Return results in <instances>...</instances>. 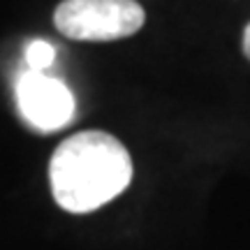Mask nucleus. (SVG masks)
<instances>
[{"label": "nucleus", "instance_id": "obj_4", "mask_svg": "<svg viewBox=\"0 0 250 250\" xmlns=\"http://www.w3.org/2000/svg\"><path fill=\"white\" fill-rule=\"evenodd\" d=\"M54 58H56V49L49 42H44V40H35L26 49V61L30 65V70H35V72L46 70L54 62Z\"/></svg>", "mask_w": 250, "mask_h": 250}, {"label": "nucleus", "instance_id": "obj_3", "mask_svg": "<svg viewBox=\"0 0 250 250\" xmlns=\"http://www.w3.org/2000/svg\"><path fill=\"white\" fill-rule=\"evenodd\" d=\"M17 102L21 116L42 132H54L65 127L77 111L70 88L61 79L46 77L44 72L35 70H28L19 79Z\"/></svg>", "mask_w": 250, "mask_h": 250}, {"label": "nucleus", "instance_id": "obj_1", "mask_svg": "<svg viewBox=\"0 0 250 250\" xmlns=\"http://www.w3.org/2000/svg\"><path fill=\"white\" fill-rule=\"evenodd\" d=\"M49 181L61 208L90 213L130 186L132 160L116 137L86 130L67 137L54 151Z\"/></svg>", "mask_w": 250, "mask_h": 250}, {"label": "nucleus", "instance_id": "obj_2", "mask_svg": "<svg viewBox=\"0 0 250 250\" xmlns=\"http://www.w3.org/2000/svg\"><path fill=\"white\" fill-rule=\"evenodd\" d=\"M146 14L137 0H62L54 23L65 37L79 42H114L134 35Z\"/></svg>", "mask_w": 250, "mask_h": 250}, {"label": "nucleus", "instance_id": "obj_5", "mask_svg": "<svg viewBox=\"0 0 250 250\" xmlns=\"http://www.w3.org/2000/svg\"><path fill=\"white\" fill-rule=\"evenodd\" d=\"M243 54L250 61V23L243 28Z\"/></svg>", "mask_w": 250, "mask_h": 250}]
</instances>
